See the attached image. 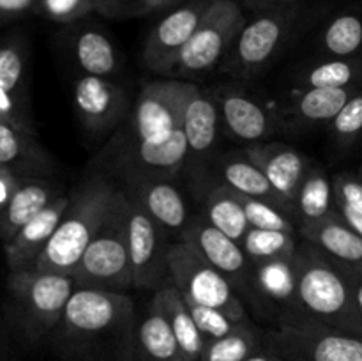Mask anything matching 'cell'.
<instances>
[{
    "label": "cell",
    "mask_w": 362,
    "mask_h": 361,
    "mask_svg": "<svg viewBox=\"0 0 362 361\" xmlns=\"http://www.w3.org/2000/svg\"><path fill=\"white\" fill-rule=\"evenodd\" d=\"M136 315L126 292L74 289L45 345L55 361H122Z\"/></svg>",
    "instance_id": "obj_1"
},
{
    "label": "cell",
    "mask_w": 362,
    "mask_h": 361,
    "mask_svg": "<svg viewBox=\"0 0 362 361\" xmlns=\"http://www.w3.org/2000/svg\"><path fill=\"white\" fill-rule=\"evenodd\" d=\"M300 239V237H299ZM299 321L362 335V314L345 268L300 239L293 255Z\"/></svg>",
    "instance_id": "obj_2"
},
{
    "label": "cell",
    "mask_w": 362,
    "mask_h": 361,
    "mask_svg": "<svg viewBox=\"0 0 362 361\" xmlns=\"http://www.w3.org/2000/svg\"><path fill=\"white\" fill-rule=\"evenodd\" d=\"M120 188L105 173L81 180L69 195L59 227L39 255L34 269L73 276L78 262L108 218Z\"/></svg>",
    "instance_id": "obj_3"
},
{
    "label": "cell",
    "mask_w": 362,
    "mask_h": 361,
    "mask_svg": "<svg viewBox=\"0 0 362 361\" xmlns=\"http://www.w3.org/2000/svg\"><path fill=\"white\" fill-rule=\"evenodd\" d=\"M74 289L76 285L69 275L37 269L11 273L7 280L9 321L27 349L45 345Z\"/></svg>",
    "instance_id": "obj_4"
},
{
    "label": "cell",
    "mask_w": 362,
    "mask_h": 361,
    "mask_svg": "<svg viewBox=\"0 0 362 361\" xmlns=\"http://www.w3.org/2000/svg\"><path fill=\"white\" fill-rule=\"evenodd\" d=\"M76 289L126 292L133 289L127 241V197L120 188L108 218L92 239L73 273Z\"/></svg>",
    "instance_id": "obj_5"
},
{
    "label": "cell",
    "mask_w": 362,
    "mask_h": 361,
    "mask_svg": "<svg viewBox=\"0 0 362 361\" xmlns=\"http://www.w3.org/2000/svg\"><path fill=\"white\" fill-rule=\"evenodd\" d=\"M170 283L180 290L187 303L216 308L235 322L251 321L247 308L232 283L209 264L193 244L179 239L168 250Z\"/></svg>",
    "instance_id": "obj_6"
},
{
    "label": "cell",
    "mask_w": 362,
    "mask_h": 361,
    "mask_svg": "<svg viewBox=\"0 0 362 361\" xmlns=\"http://www.w3.org/2000/svg\"><path fill=\"white\" fill-rule=\"evenodd\" d=\"M267 347L290 361H362V335L318 322H281L265 329Z\"/></svg>",
    "instance_id": "obj_7"
},
{
    "label": "cell",
    "mask_w": 362,
    "mask_h": 361,
    "mask_svg": "<svg viewBox=\"0 0 362 361\" xmlns=\"http://www.w3.org/2000/svg\"><path fill=\"white\" fill-rule=\"evenodd\" d=\"M244 25L243 11L235 0H211L197 30L180 52L175 73L191 76L212 69L235 42Z\"/></svg>",
    "instance_id": "obj_8"
},
{
    "label": "cell",
    "mask_w": 362,
    "mask_h": 361,
    "mask_svg": "<svg viewBox=\"0 0 362 361\" xmlns=\"http://www.w3.org/2000/svg\"><path fill=\"white\" fill-rule=\"evenodd\" d=\"M187 87L189 81L177 78H161L145 85L131 113L129 142L159 144L182 130Z\"/></svg>",
    "instance_id": "obj_9"
},
{
    "label": "cell",
    "mask_w": 362,
    "mask_h": 361,
    "mask_svg": "<svg viewBox=\"0 0 362 361\" xmlns=\"http://www.w3.org/2000/svg\"><path fill=\"white\" fill-rule=\"evenodd\" d=\"M180 239L193 244L198 253L232 283L240 299H247L246 303H250L260 315V301L255 287V268L247 260L240 243L212 227L204 214L197 216L184 227Z\"/></svg>",
    "instance_id": "obj_10"
},
{
    "label": "cell",
    "mask_w": 362,
    "mask_h": 361,
    "mask_svg": "<svg viewBox=\"0 0 362 361\" xmlns=\"http://www.w3.org/2000/svg\"><path fill=\"white\" fill-rule=\"evenodd\" d=\"M127 241L133 289L158 290L168 285V250L172 244L168 243L166 230L131 197H127Z\"/></svg>",
    "instance_id": "obj_11"
},
{
    "label": "cell",
    "mask_w": 362,
    "mask_h": 361,
    "mask_svg": "<svg viewBox=\"0 0 362 361\" xmlns=\"http://www.w3.org/2000/svg\"><path fill=\"white\" fill-rule=\"evenodd\" d=\"M211 0H193L166 14L151 30L144 46V64L156 74L175 73L180 52L197 30Z\"/></svg>",
    "instance_id": "obj_12"
},
{
    "label": "cell",
    "mask_w": 362,
    "mask_h": 361,
    "mask_svg": "<svg viewBox=\"0 0 362 361\" xmlns=\"http://www.w3.org/2000/svg\"><path fill=\"white\" fill-rule=\"evenodd\" d=\"M74 106L83 126L101 134L119 126L126 115V92L108 78L83 74L74 84Z\"/></svg>",
    "instance_id": "obj_13"
},
{
    "label": "cell",
    "mask_w": 362,
    "mask_h": 361,
    "mask_svg": "<svg viewBox=\"0 0 362 361\" xmlns=\"http://www.w3.org/2000/svg\"><path fill=\"white\" fill-rule=\"evenodd\" d=\"M122 188L127 197L144 207V211L163 229L180 230L187 225V209L182 193L168 180V177L131 176Z\"/></svg>",
    "instance_id": "obj_14"
},
{
    "label": "cell",
    "mask_w": 362,
    "mask_h": 361,
    "mask_svg": "<svg viewBox=\"0 0 362 361\" xmlns=\"http://www.w3.org/2000/svg\"><path fill=\"white\" fill-rule=\"evenodd\" d=\"M189 156L186 134L177 130L168 140L159 144L148 142H127L119 152V161L126 170V177L131 176H156L172 177L182 168Z\"/></svg>",
    "instance_id": "obj_15"
},
{
    "label": "cell",
    "mask_w": 362,
    "mask_h": 361,
    "mask_svg": "<svg viewBox=\"0 0 362 361\" xmlns=\"http://www.w3.org/2000/svg\"><path fill=\"white\" fill-rule=\"evenodd\" d=\"M122 361H186L172 328L152 303L136 315Z\"/></svg>",
    "instance_id": "obj_16"
},
{
    "label": "cell",
    "mask_w": 362,
    "mask_h": 361,
    "mask_svg": "<svg viewBox=\"0 0 362 361\" xmlns=\"http://www.w3.org/2000/svg\"><path fill=\"white\" fill-rule=\"evenodd\" d=\"M69 204V195H60L46 209H42L34 219L27 223L6 246V262L9 271H27L34 269L39 255L48 244L59 227L60 218Z\"/></svg>",
    "instance_id": "obj_17"
},
{
    "label": "cell",
    "mask_w": 362,
    "mask_h": 361,
    "mask_svg": "<svg viewBox=\"0 0 362 361\" xmlns=\"http://www.w3.org/2000/svg\"><path fill=\"white\" fill-rule=\"evenodd\" d=\"M244 156L265 173L281 197L296 205L300 184L310 168L299 151L285 144H260L247 147Z\"/></svg>",
    "instance_id": "obj_18"
},
{
    "label": "cell",
    "mask_w": 362,
    "mask_h": 361,
    "mask_svg": "<svg viewBox=\"0 0 362 361\" xmlns=\"http://www.w3.org/2000/svg\"><path fill=\"white\" fill-rule=\"evenodd\" d=\"M286 32L283 14L265 13L246 23L235 39L233 60L240 73H253L271 60Z\"/></svg>",
    "instance_id": "obj_19"
},
{
    "label": "cell",
    "mask_w": 362,
    "mask_h": 361,
    "mask_svg": "<svg viewBox=\"0 0 362 361\" xmlns=\"http://www.w3.org/2000/svg\"><path fill=\"white\" fill-rule=\"evenodd\" d=\"M299 237L345 268L362 271V237L334 212L311 225L299 227Z\"/></svg>",
    "instance_id": "obj_20"
},
{
    "label": "cell",
    "mask_w": 362,
    "mask_h": 361,
    "mask_svg": "<svg viewBox=\"0 0 362 361\" xmlns=\"http://www.w3.org/2000/svg\"><path fill=\"white\" fill-rule=\"evenodd\" d=\"M60 195L48 179L42 177H20L18 186L0 218V237L4 244L9 243L30 219L48 207Z\"/></svg>",
    "instance_id": "obj_21"
},
{
    "label": "cell",
    "mask_w": 362,
    "mask_h": 361,
    "mask_svg": "<svg viewBox=\"0 0 362 361\" xmlns=\"http://www.w3.org/2000/svg\"><path fill=\"white\" fill-rule=\"evenodd\" d=\"M0 166L18 177H41L48 172V156L37 144L30 127L0 120Z\"/></svg>",
    "instance_id": "obj_22"
},
{
    "label": "cell",
    "mask_w": 362,
    "mask_h": 361,
    "mask_svg": "<svg viewBox=\"0 0 362 361\" xmlns=\"http://www.w3.org/2000/svg\"><path fill=\"white\" fill-rule=\"evenodd\" d=\"M151 303L158 308L166 319V322L172 328L177 342H179L180 350L184 354L186 361H200L202 353L205 349V338L198 329L193 315H191L189 304L186 297L180 294V290L175 285L161 287L154 290Z\"/></svg>",
    "instance_id": "obj_23"
},
{
    "label": "cell",
    "mask_w": 362,
    "mask_h": 361,
    "mask_svg": "<svg viewBox=\"0 0 362 361\" xmlns=\"http://www.w3.org/2000/svg\"><path fill=\"white\" fill-rule=\"evenodd\" d=\"M223 122L237 140L258 142L274 131L271 115L255 99L239 92H226L218 98Z\"/></svg>",
    "instance_id": "obj_24"
},
{
    "label": "cell",
    "mask_w": 362,
    "mask_h": 361,
    "mask_svg": "<svg viewBox=\"0 0 362 361\" xmlns=\"http://www.w3.org/2000/svg\"><path fill=\"white\" fill-rule=\"evenodd\" d=\"M218 113L219 108L214 99L189 81L182 117V131L186 134L189 154H207L214 147Z\"/></svg>",
    "instance_id": "obj_25"
},
{
    "label": "cell",
    "mask_w": 362,
    "mask_h": 361,
    "mask_svg": "<svg viewBox=\"0 0 362 361\" xmlns=\"http://www.w3.org/2000/svg\"><path fill=\"white\" fill-rule=\"evenodd\" d=\"M219 172H221L223 183L232 188V190H235L237 193L269 202V204L292 214L297 222L296 205L290 204L285 197H281L274 190L271 180L265 177V173L255 163H251L246 156H243V158H239V156L226 158L219 166Z\"/></svg>",
    "instance_id": "obj_26"
},
{
    "label": "cell",
    "mask_w": 362,
    "mask_h": 361,
    "mask_svg": "<svg viewBox=\"0 0 362 361\" xmlns=\"http://www.w3.org/2000/svg\"><path fill=\"white\" fill-rule=\"evenodd\" d=\"M25 46L18 39L0 42V120L28 126L20 110V87L25 76Z\"/></svg>",
    "instance_id": "obj_27"
},
{
    "label": "cell",
    "mask_w": 362,
    "mask_h": 361,
    "mask_svg": "<svg viewBox=\"0 0 362 361\" xmlns=\"http://www.w3.org/2000/svg\"><path fill=\"white\" fill-rule=\"evenodd\" d=\"M204 216L212 227L221 230L237 243H240V239L250 230L240 193L226 186L225 183L214 186L205 195Z\"/></svg>",
    "instance_id": "obj_28"
},
{
    "label": "cell",
    "mask_w": 362,
    "mask_h": 361,
    "mask_svg": "<svg viewBox=\"0 0 362 361\" xmlns=\"http://www.w3.org/2000/svg\"><path fill=\"white\" fill-rule=\"evenodd\" d=\"M296 212L297 227L311 225L336 212L332 180L318 166L308 168L304 176L299 195L296 198Z\"/></svg>",
    "instance_id": "obj_29"
},
{
    "label": "cell",
    "mask_w": 362,
    "mask_h": 361,
    "mask_svg": "<svg viewBox=\"0 0 362 361\" xmlns=\"http://www.w3.org/2000/svg\"><path fill=\"white\" fill-rule=\"evenodd\" d=\"M265 347V329L258 328L253 321H247L226 336L205 343L200 361H247Z\"/></svg>",
    "instance_id": "obj_30"
},
{
    "label": "cell",
    "mask_w": 362,
    "mask_h": 361,
    "mask_svg": "<svg viewBox=\"0 0 362 361\" xmlns=\"http://www.w3.org/2000/svg\"><path fill=\"white\" fill-rule=\"evenodd\" d=\"M74 57L85 74L106 78L117 71V52L112 41L99 30H83L74 41Z\"/></svg>",
    "instance_id": "obj_31"
},
{
    "label": "cell",
    "mask_w": 362,
    "mask_h": 361,
    "mask_svg": "<svg viewBox=\"0 0 362 361\" xmlns=\"http://www.w3.org/2000/svg\"><path fill=\"white\" fill-rule=\"evenodd\" d=\"M240 246L251 264H262V262L276 260V258L293 257L299 246V236L281 232V230H264L250 227L246 236L240 239Z\"/></svg>",
    "instance_id": "obj_32"
},
{
    "label": "cell",
    "mask_w": 362,
    "mask_h": 361,
    "mask_svg": "<svg viewBox=\"0 0 362 361\" xmlns=\"http://www.w3.org/2000/svg\"><path fill=\"white\" fill-rule=\"evenodd\" d=\"M322 41L332 59H356L362 52V16L356 13L336 16L325 28Z\"/></svg>",
    "instance_id": "obj_33"
},
{
    "label": "cell",
    "mask_w": 362,
    "mask_h": 361,
    "mask_svg": "<svg viewBox=\"0 0 362 361\" xmlns=\"http://www.w3.org/2000/svg\"><path fill=\"white\" fill-rule=\"evenodd\" d=\"M354 92V88H308L297 101V113L310 122L332 120Z\"/></svg>",
    "instance_id": "obj_34"
},
{
    "label": "cell",
    "mask_w": 362,
    "mask_h": 361,
    "mask_svg": "<svg viewBox=\"0 0 362 361\" xmlns=\"http://www.w3.org/2000/svg\"><path fill=\"white\" fill-rule=\"evenodd\" d=\"M362 78V60L331 59L308 71L304 84L308 88H354Z\"/></svg>",
    "instance_id": "obj_35"
},
{
    "label": "cell",
    "mask_w": 362,
    "mask_h": 361,
    "mask_svg": "<svg viewBox=\"0 0 362 361\" xmlns=\"http://www.w3.org/2000/svg\"><path fill=\"white\" fill-rule=\"evenodd\" d=\"M240 198H243L244 211H246L250 227L264 230H281V232H290L299 236V227H297L296 218L292 214L276 207V205L269 204V202L258 200V198L246 197V195H240Z\"/></svg>",
    "instance_id": "obj_36"
},
{
    "label": "cell",
    "mask_w": 362,
    "mask_h": 361,
    "mask_svg": "<svg viewBox=\"0 0 362 361\" xmlns=\"http://www.w3.org/2000/svg\"><path fill=\"white\" fill-rule=\"evenodd\" d=\"M331 130L336 140L343 145H352L362 137V91H356L341 112L331 120Z\"/></svg>",
    "instance_id": "obj_37"
},
{
    "label": "cell",
    "mask_w": 362,
    "mask_h": 361,
    "mask_svg": "<svg viewBox=\"0 0 362 361\" xmlns=\"http://www.w3.org/2000/svg\"><path fill=\"white\" fill-rule=\"evenodd\" d=\"M187 304H189L191 315H193L200 333L204 335L205 342H211V340H218L221 338V336H226L228 333H232L237 326L243 324V322H235L226 314L216 310V308L202 306V304L194 303Z\"/></svg>",
    "instance_id": "obj_38"
},
{
    "label": "cell",
    "mask_w": 362,
    "mask_h": 361,
    "mask_svg": "<svg viewBox=\"0 0 362 361\" xmlns=\"http://www.w3.org/2000/svg\"><path fill=\"white\" fill-rule=\"evenodd\" d=\"M37 6L49 20L69 23L94 11L92 0H37Z\"/></svg>",
    "instance_id": "obj_39"
},
{
    "label": "cell",
    "mask_w": 362,
    "mask_h": 361,
    "mask_svg": "<svg viewBox=\"0 0 362 361\" xmlns=\"http://www.w3.org/2000/svg\"><path fill=\"white\" fill-rule=\"evenodd\" d=\"M332 195H334V205L349 207L362 214V183L359 177L352 176L349 172L334 176V179H332Z\"/></svg>",
    "instance_id": "obj_40"
},
{
    "label": "cell",
    "mask_w": 362,
    "mask_h": 361,
    "mask_svg": "<svg viewBox=\"0 0 362 361\" xmlns=\"http://www.w3.org/2000/svg\"><path fill=\"white\" fill-rule=\"evenodd\" d=\"M18 180H20V177L16 173L11 172L9 168L0 166V218H2V212L6 211L7 204H9L11 197L16 190Z\"/></svg>",
    "instance_id": "obj_41"
},
{
    "label": "cell",
    "mask_w": 362,
    "mask_h": 361,
    "mask_svg": "<svg viewBox=\"0 0 362 361\" xmlns=\"http://www.w3.org/2000/svg\"><path fill=\"white\" fill-rule=\"evenodd\" d=\"M37 4V0H0V18L20 16Z\"/></svg>",
    "instance_id": "obj_42"
},
{
    "label": "cell",
    "mask_w": 362,
    "mask_h": 361,
    "mask_svg": "<svg viewBox=\"0 0 362 361\" xmlns=\"http://www.w3.org/2000/svg\"><path fill=\"white\" fill-rule=\"evenodd\" d=\"M95 9L103 11V13L115 14V13H124L127 11V7L136 4V0H92Z\"/></svg>",
    "instance_id": "obj_43"
},
{
    "label": "cell",
    "mask_w": 362,
    "mask_h": 361,
    "mask_svg": "<svg viewBox=\"0 0 362 361\" xmlns=\"http://www.w3.org/2000/svg\"><path fill=\"white\" fill-rule=\"evenodd\" d=\"M343 268H345V265H343ZM345 271H346V276H349L350 283H352L354 297H356V303L362 314V271H357V269H350V268H345Z\"/></svg>",
    "instance_id": "obj_44"
},
{
    "label": "cell",
    "mask_w": 362,
    "mask_h": 361,
    "mask_svg": "<svg viewBox=\"0 0 362 361\" xmlns=\"http://www.w3.org/2000/svg\"><path fill=\"white\" fill-rule=\"evenodd\" d=\"M247 361H290V360H286L285 356H281V354H278L276 350H272L271 347H265V349H262L260 353L251 356Z\"/></svg>",
    "instance_id": "obj_45"
},
{
    "label": "cell",
    "mask_w": 362,
    "mask_h": 361,
    "mask_svg": "<svg viewBox=\"0 0 362 361\" xmlns=\"http://www.w3.org/2000/svg\"><path fill=\"white\" fill-rule=\"evenodd\" d=\"M175 2H179V0H136V7L141 11H152L173 6Z\"/></svg>",
    "instance_id": "obj_46"
},
{
    "label": "cell",
    "mask_w": 362,
    "mask_h": 361,
    "mask_svg": "<svg viewBox=\"0 0 362 361\" xmlns=\"http://www.w3.org/2000/svg\"><path fill=\"white\" fill-rule=\"evenodd\" d=\"M0 361H13V356H11L9 349L2 340H0Z\"/></svg>",
    "instance_id": "obj_47"
},
{
    "label": "cell",
    "mask_w": 362,
    "mask_h": 361,
    "mask_svg": "<svg viewBox=\"0 0 362 361\" xmlns=\"http://www.w3.org/2000/svg\"><path fill=\"white\" fill-rule=\"evenodd\" d=\"M250 2H255V4H272V0H250Z\"/></svg>",
    "instance_id": "obj_48"
},
{
    "label": "cell",
    "mask_w": 362,
    "mask_h": 361,
    "mask_svg": "<svg viewBox=\"0 0 362 361\" xmlns=\"http://www.w3.org/2000/svg\"><path fill=\"white\" fill-rule=\"evenodd\" d=\"M276 2H292V0H272V4H276Z\"/></svg>",
    "instance_id": "obj_49"
},
{
    "label": "cell",
    "mask_w": 362,
    "mask_h": 361,
    "mask_svg": "<svg viewBox=\"0 0 362 361\" xmlns=\"http://www.w3.org/2000/svg\"><path fill=\"white\" fill-rule=\"evenodd\" d=\"M361 179V183H362V168H361V172H359V176H357Z\"/></svg>",
    "instance_id": "obj_50"
}]
</instances>
